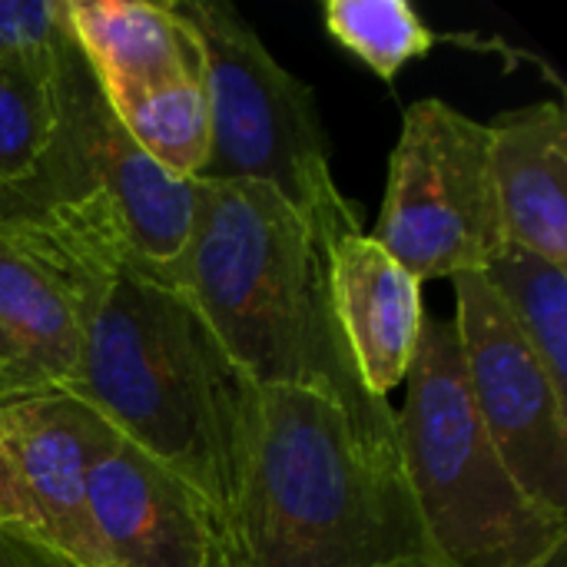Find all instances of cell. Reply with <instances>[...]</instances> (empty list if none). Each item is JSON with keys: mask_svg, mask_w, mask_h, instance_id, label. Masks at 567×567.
<instances>
[{"mask_svg": "<svg viewBox=\"0 0 567 567\" xmlns=\"http://www.w3.org/2000/svg\"><path fill=\"white\" fill-rule=\"evenodd\" d=\"M455 282V336L475 415L515 482L567 518V392L512 322L482 272Z\"/></svg>", "mask_w": 567, "mask_h": 567, "instance_id": "obj_9", "label": "cell"}, {"mask_svg": "<svg viewBox=\"0 0 567 567\" xmlns=\"http://www.w3.org/2000/svg\"><path fill=\"white\" fill-rule=\"evenodd\" d=\"M488 166L508 243L567 266V113L505 110L488 123Z\"/></svg>", "mask_w": 567, "mask_h": 567, "instance_id": "obj_13", "label": "cell"}, {"mask_svg": "<svg viewBox=\"0 0 567 567\" xmlns=\"http://www.w3.org/2000/svg\"><path fill=\"white\" fill-rule=\"evenodd\" d=\"M532 567H567V545L565 548H558V551H551L548 558H542L538 565Z\"/></svg>", "mask_w": 567, "mask_h": 567, "instance_id": "obj_22", "label": "cell"}, {"mask_svg": "<svg viewBox=\"0 0 567 567\" xmlns=\"http://www.w3.org/2000/svg\"><path fill=\"white\" fill-rule=\"evenodd\" d=\"M60 43L40 56L0 60V189L27 179L53 136Z\"/></svg>", "mask_w": 567, "mask_h": 567, "instance_id": "obj_17", "label": "cell"}, {"mask_svg": "<svg viewBox=\"0 0 567 567\" xmlns=\"http://www.w3.org/2000/svg\"><path fill=\"white\" fill-rule=\"evenodd\" d=\"M339 332L365 392L379 402L405 382L419 352L425 309L422 282L369 233H349L326 249Z\"/></svg>", "mask_w": 567, "mask_h": 567, "instance_id": "obj_11", "label": "cell"}, {"mask_svg": "<svg viewBox=\"0 0 567 567\" xmlns=\"http://www.w3.org/2000/svg\"><path fill=\"white\" fill-rule=\"evenodd\" d=\"M226 542L229 567L429 561L399 455L375 452L309 389H259Z\"/></svg>", "mask_w": 567, "mask_h": 567, "instance_id": "obj_3", "label": "cell"}, {"mask_svg": "<svg viewBox=\"0 0 567 567\" xmlns=\"http://www.w3.org/2000/svg\"><path fill=\"white\" fill-rule=\"evenodd\" d=\"M482 279L532 342L555 385L567 392V266L505 243L482 269Z\"/></svg>", "mask_w": 567, "mask_h": 567, "instance_id": "obj_15", "label": "cell"}, {"mask_svg": "<svg viewBox=\"0 0 567 567\" xmlns=\"http://www.w3.org/2000/svg\"><path fill=\"white\" fill-rule=\"evenodd\" d=\"M0 339L17 395L66 392L80 369V309L66 272L23 226L0 223Z\"/></svg>", "mask_w": 567, "mask_h": 567, "instance_id": "obj_12", "label": "cell"}, {"mask_svg": "<svg viewBox=\"0 0 567 567\" xmlns=\"http://www.w3.org/2000/svg\"><path fill=\"white\" fill-rule=\"evenodd\" d=\"M163 272L256 389L319 392L375 452L399 455L395 409L365 392L339 332L326 246L272 189L196 183L189 239Z\"/></svg>", "mask_w": 567, "mask_h": 567, "instance_id": "obj_2", "label": "cell"}, {"mask_svg": "<svg viewBox=\"0 0 567 567\" xmlns=\"http://www.w3.org/2000/svg\"><path fill=\"white\" fill-rule=\"evenodd\" d=\"M116 445V429L70 392L0 399V535L63 567H110L90 475Z\"/></svg>", "mask_w": 567, "mask_h": 567, "instance_id": "obj_8", "label": "cell"}, {"mask_svg": "<svg viewBox=\"0 0 567 567\" xmlns=\"http://www.w3.org/2000/svg\"><path fill=\"white\" fill-rule=\"evenodd\" d=\"M106 196L133 249L166 269L179 259L193 216L196 183L159 169L120 126L73 33L56 50V126L33 173L0 189V223L53 203Z\"/></svg>", "mask_w": 567, "mask_h": 567, "instance_id": "obj_7", "label": "cell"}, {"mask_svg": "<svg viewBox=\"0 0 567 567\" xmlns=\"http://www.w3.org/2000/svg\"><path fill=\"white\" fill-rule=\"evenodd\" d=\"M385 567H435L432 561H425V558H409V561H395V565H385Z\"/></svg>", "mask_w": 567, "mask_h": 567, "instance_id": "obj_23", "label": "cell"}, {"mask_svg": "<svg viewBox=\"0 0 567 567\" xmlns=\"http://www.w3.org/2000/svg\"><path fill=\"white\" fill-rule=\"evenodd\" d=\"M66 272L80 309V369L66 389L123 442L196 488L229 525L259 389L189 296L146 262L106 196L7 219Z\"/></svg>", "mask_w": 567, "mask_h": 567, "instance_id": "obj_1", "label": "cell"}, {"mask_svg": "<svg viewBox=\"0 0 567 567\" xmlns=\"http://www.w3.org/2000/svg\"><path fill=\"white\" fill-rule=\"evenodd\" d=\"M0 567H63L56 558L43 555L40 548H30L10 535H0Z\"/></svg>", "mask_w": 567, "mask_h": 567, "instance_id": "obj_20", "label": "cell"}, {"mask_svg": "<svg viewBox=\"0 0 567 567\" xmlns=\"http://www.w3.org/2000/svg\"><path fill=\"white\" fill-rule=\"evenodd\" d=\"M369 236L419 282L482 272L508 243L488 166V123L442 96L415 100L402 113Z\"/></svg>", "mask_w": 567, "mask_h": 567, "instance_id": "obj_6", "label": "cell"}, {"mask_svg": "<svg viewBox=\"0 0 567 567\" xmlns=\"http://www.w3.org/2000/svg\"><path fill=\"white\" fill-rule=\"evenodd\" d=\"M395 412L405 488L435 567H532L567 545V518L508 472L472 409L452 319L422 326Z\"/></svg>", "mask_w": 567, "mask_h": 567, "instance_id": "obj_4", "label": "cell"}, {"mask_svg": "<svg viewBox=\"0 0 567 567\" xmlns=\"http://www.w3.org/2000/svg\"><path fill=\"white\" fill-rule=\"evenodd\" d=\"M66 30V0H0V60L50 53Z\"/></svg>", "mask_w": 567, "mask_h": 567, "instance_id": "obj_19", "label": "cell"}, {"mask_svg": "<svg viewBox=\"0 0 567 567\" xmlns=\"http://www.w3.org/2000/svg\"><path fill=\"white\" fill-rule=\"evenodd\" d=\"M17 395V372H13V355L7 349V342L0 339V399Z\"/></svg>", "mask_w": 567, "mask_h": 567, "instance_id": "obj_21", "label": "cell"}, {"mask_svg": "<svg viewBox=\"0 0 567 567\" xmlns=\"http://www.w3.org/2000/svg\"><path fill=\"white\" fill-rule=\"evenodd\" d=\"M90 508L110 567H229L213 505L123 439L90 475Z\"/></svg>", "mask_w": 567, "mask_h": 567, "instance_id": "obj_10", "label": "cell"}, {"mask_svg": "<svg viewBox=\"0 0 567 567\" xmlns=\"http://www.w3.org/2000/svg\"><path fill=\"white\" fill-rule=\"evenodd\" d=\"M322 23L342 50L389 83L435 47V30L409 0H326Z\"/></svg>", "mask_w": 567, "mask_h": 567, "instance_id": "obj_18", "label": "cell"}, {"mask_svg": "<svg viewBox=\"0 0 567 567\" xmlns=\"http://www.w3.org/2000/svg\"><path fill=\"white\" fill-rule=\"evenodd\" d=\"M110 103V100H106ZM120 126L169 176L196 183L209 159V100L203 76L173 80L113 100Z\"/></svg>", "mask_w": 567, "mask_h": 567, "instance_id": "obj_16", "label": "cell"}, {"mask_svg": "<svg viewBox=\"0 0 567 567\" xmlns=\"http://www.w3.org/2000/svg\"><path fill=\"white\" fill-rule=\"evenodd\" d=\"M203 53L209 159L196 183H252L289 203L329 249L362 233L359 206L336 186L329 133L309 83L289 73L226 0H173Z\"/></svg>", "mask_w": 567, "mask_h": 567, "instance_id": "obj_5", "label": "cell"}, {"mask_svg": "<svg viewBox=\"0 0 567 567\" xmlns=\"http://www.w3.org/2000/svg\"><path fill=\"white\" fill-rule=\"evenodd\" d=\"M66 23L110 103L203 76L199 43L173 0H66Z\"/></svg>", "mask_w": 567, "mask_h": 567, "instance_id": "obj_14", "label": "cell"}]
</instances>
